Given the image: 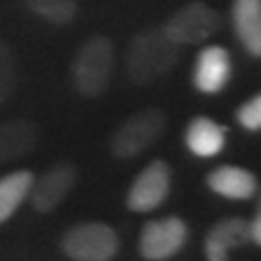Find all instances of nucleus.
<instances>
[{
	"mask_svg": "<svg viewBox=\"0 0 261 261\" xmlns=\"http://www.w3.org/2000/svg\"><path fill=\"white\" fill-rule=\"evenodd\" d=\"M231 55L220 46H207L196 57L194 65V87L200 94L214 96L222 92L231 79Z\"/></svg>",
	"mask_w": 261,
	"mask_h": 261,
	"instance_id": "1a4fd4ad",
	"label": "nucleus"
},
{
	"mask_svg": "<svg viewBox=\"0 0 261 261\" xmlns=\"http://www.w3.org/2000/svg\"><path fill=\"white\" fill-rule=\"evenodd\" d=\"M170 37L181 46H196L211 39L222 29V15L207 3H187L163 24Z\"/></svg>",
	"mask_w": 261,
	"mask_h": 261,
	"instance_id": "39448f33",
	"label": "nucleus"
},
{
	"mask_svg": "<svg viewBox=\"0 0 261 261\" xmlns=\"http://www.w3.org/2000/svg\"><path fill=\"white\" fill-rule=\"evenodd\" d=\"M250 244L248 222L240 216H231L216 222L205 238V257L209 261H224L231 250L244 248Z\"/></svg>",
	"mask_w": 261,
	"mask_h": 261,
	"instance_id": "9d476101",
	"label": "nucleus"
},
{
	"mask_svg": "<svg viewBox=\"0 0 261 261\" xmlns=\"http://www.w3.org/2000/svg\"><path fill=\"white\" fill-rule=\"evenodd\" d=\"M170 181H172L170 166L163 159H152L130 183L126 192V209L135 211V214L154 211L168 198Z\"/></svg>",
	"mask_w": 261,
	"mask_h": 261,
	"instance_id": "423d86ee",
	"label": "nucleus"
},
{
	"mask_svg": "<svg viewBox=\"0 0 261 261\" xmlns=\"http://www.w3.org/2000/svg\"><path fill=\"white\" fill-rule=\"evenodd\" d=\"M29 9L55 27H68L74 22L79 0H24Z\"/></svg>",
	"mask_w": 261,
	"mask_h": 261,
	"instance_id": "dca6fc26",
	"label": "nucleus"
},
{
	"mask_svg": "<svg viewBox=\"0 0 261 261\" xmlns=\"http://www.w3.org/2000/svg\"><path fill=\"white\" fill-rule=\"evenodd\" d=\"M18 72H15V55L13 48L0 39V105H5L15 92Z\"/></svg>",
	"mask_w": 261,
	"mask_h": 261,
	"instance_id": "f3484780",
	"label": "nucleus"
},
{
	"mask_svg": "<svg viewBox=\"0 0 261 261\" xmlns=\"http://www.w3.org/2000/svg\"><path fill=\"white\" fill-rule=\"evenodd\" d=\"M168 118L159 107H146L135 111L111 137V154L116 159H133L159 140L166 130Z\"/></svg>",
	"mask_w": 261,
	"mask_h": 261,
	"instance_id": "7ed1b4c3",
	"label": "nucleus"
},
{
	"mask_svg": "<svg viewBox=\"0 0 261 261\" xmlns=\"http://www.w3.org/2000/svg\"><path fill=\"white\" fill-rule=\"evenodd\" d=\"M61 250L74 261H109L118 255L120 240L105 222H83L65 231Z\"/></svg>",
	"mask_w": 261,
	"mask_h": 261,
	"instance_id": "20e7f679",
	"label": "nucleus"
},
{
	"mask_svg": "<svg viewBox=\"0 0 261 261\" xmlns=\"http://www.w3.org/2000/svg\"><path fill=\"white\" fill-rule=\"evenodd\" d=\"M35 176L29 170H18L0 178V224L7 222L18 207L29 198L31 185Z\"/></svg>",
	"mask_w": 261,
	"mask_h": 261,
	"instance_id": "2eb2a0df",
	"label": "nucleus"
},
{
	"mask_svg": "<svg viewBox=\"0 0 261 261\" xmlns=\"http://www.w3.org/2000/svg\"><path fill=\"white\" fill-rule=\"evenodd\" d=\"M39 128L29 120L0 122V163L24 159L37 148Z\"/></svg>",
	"mask_w": 261,
	"mask_h": 261,
	"instance_id": "9b49d317",
	"label": "nucleus"
},
{
	"mask_svg": "<svg viewBox=\"0 0 261 261\" xmlns=\"http://www.w3.org/2000/svg\"><path fill=\"white\" fill-rule=\"evenodd\" d=\"M79 181V170L74 163L61 161L55 163L50 170H46L44 176L33 181L29 200L37 214H53L61 207V202L68 198V194L74 190Z\"/></svg>",
	"mask_w": 261,
	"mask_h": 261,
	"instance_id": "0eeeda50",
	"label": "nucleus"
},
{
	"mask_svg": "<svg viewBox=\"0 0 261 261\" xmlns=\"http://www.w3.org/2000/svg\"><path fill=\"white\" fill-rule=\"evenodd\" d=\"M238 122L246 130H259L261 128V98L259 94L252 96L238 109Z\"/></svg>",
	"mask_w": 261,
	"mask_h": 261,
	"instance_id": "a211bd4d",
	"label": "nucleus"
},
{
	"mask_svg": "<svg viewBox=\"0 0 261 261\" xmlns=\"http://www.w3.org/2000/svg\"><path fill=\"white\" fill-rule=\"evenodd\" d=\"M116 68V46L109 37L94 35L72 59V85L83 98H100L109 89Z\"/></svg>",
	"mask_w": 261,
	"mask_h": 261,
	"instance_id": "f03ea898",
	"label": "nucleus"
},
{
	"mask_svg": "<svg viewBox=\"0 0 261 261\" xmlns=\"http://www.w3.org/2000/svg\"><path fill=\"white\" fill-rule=\"evenodd\" d=\"M187 242V224L178 216L146 222L140 235V252L144 259L163 261L174 257Z\"/></svg>",
	"mask_w": 261,
	"mask_h": 261,
	"instance_id": "6e6552de",
	"label": "nucleus"
},
{
	"mask_svg": "<svg viewBox=\"0 0 261 261\" xmlns=\"http://www.w3.org/2000/svg\"><path fill=\"white\" fill-rule=\"evenodd\" d=\"M181 44L170 37L166 27L137 31L126 50V76L140 87L157 83L174 70L181 59Z\"/></svg>",
	"mask_w": 261,
	"mask_h": 261,
	"instance_id": "f257e3e1",
	"label": "nucleus"
},
{
	"mask_svg": "<svg viewBox=\"0 0 261 261\" xmlns=\"http://www.w3.org/2000/svg\"><path fill=\"white\" fill-rule=\"evenodd\" d=\"M248 231H250V242H255L259 246L261 244V216L259 214L252 218V222H248Z\"/></svg>",
	"mask_w": 261,
	"mask_h": 261,
	"instance_id": "6ab92c4d",
	"label": "nucleus"
},
{
	"mask_svg": "<svg viewBox=\"0 0 261 261\" xmlns=\"http://www.w3.org/2000/svg\"><path fill=\"white\" fill-rule=\"evenodd\" d=\"M233 27L242 46L261 57V0H233Z\"/></svg>",
	"mask_w": 261,
	"mask_h": 261,
	"instance_id": "4468645a",
	"label": "nucleus"
},
{
	"mask_svg": "<svg viewBox=\"0 0 261 261\" xmlns=\"http://www.w3.org/2000/svg\"><path fill=\"white\" fill-rule=\"evenodd\" d=\"M226 142V126L216 124L209 118H194L185 130V146L196 157H216Z\"/></svg>",
	"mask_w": 261,
	"mask_h": 261,
	"instance_id": "ddd939ff",
	"label": "nucleus"
},
{
	"mask_svg": "<svg viewBox=\"0 0 261 261\" xmlns=\"http://www.w3.org/2000/svg\"><path fill=\"white\" fill-rule=\"evenodd\" d=\"M207 185L214 194L228 200H248L257 192L255 174L240 166H231V163L211 170L207 176Z\"/></svg>",
	"mask_w": 261,
	"mask_h": 261,
	"instance_id": "f8f14e48",
	"label": "nucleus"
}]
</instances>
